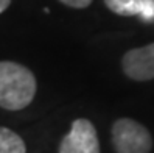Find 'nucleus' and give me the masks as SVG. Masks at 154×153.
I'll return each mask as SVG.
<instances>
[{
  "label": "nucleus",
  "instance_id": "1",
  "mask_svg": "<svg viewBox=\"0 0 154 153\" xmlns=\"http://www.w3.org/2000/svg\"><path fill=\"white\" fill-rule=\"evenodd\" d=\"M36 91L38 83L28 67L14 61H0V106L3 110H23L33 102Z\"/></svg>",
  "mask_w": 154,
  "mask_h": 153
},
{
  "label": "nucleus",
  "instance_id": "2",
  "mask_svg": "<svg viewBox=\"0 0 154 153\" xmlns=\"http://www.w3.org/2000/svg\"><path fill=\"white\" fill-rule=\"evenodd\" d=\"M112 144L117 153H149L152 138L142 123L123 117L112 125Z\"/></svg>",
  "mask_w": 154,
  "mask_h": 153
},
{
  "label": "nucleus",
  "instance_id": "3",
  "mask_svg": "<svg viewBox=\"0 0 154 153\" xmlns=\"http://www.w3.org/2000/svg\"><path fill=\"white\" fill-rule=\"evenodd\" d=\"M59 153H100V142L94 123L87 119L72 122L69 134L59 144Z\"/></svg>",
  "mask_w": 154,
  "mask_h": 153
},
{
  "label": "nucleus",
  "instance_id": "4",
  "mask_svg": "<svg viewBox=\"0 0 154 153\" xmlns=\"http://www.w3.org/2000/svg\"><path fill=\"white\" fill-rule=\"evenodd\" d=\"M126 77L135 81H148L154 78V42L145 47L126 52L122 59Z\"/></svg>",
  "mask_w": 154,
  "mask_h": 153
},
{
  "label": "nucleus",
  "instance_id": "5",
  "mask_svg": "<svg viewBox=\"0 0 154 153\" xmlns=\"http://www.w3.org/2000/svg\"><path fill=\"white\" fill-rule=\"evenodd\" d=\"M0 153H26L23 139L13 130L0 127Z\"/></svg>",
  "mask_w": 154,
  "mask_h": 153
},
{
  "label": "nucleus",
  "instance_id": "6",
  "mask_svg": "<svg viewBox=\"0 0 154 153\" xmlns=\"http://www.w3.org/2000/svg\"><path fill=\"white\" fill-rule=\"evenodd\" d=\"M104 5L119 16H140L143 0H104Z\"/></svg>",
  "mask_w": 154,
  "mask_h": 153
},
{
  "label": "nucleus",
  "instance_id": "7",
  "mask_svg": "<svg viewBox=\"0 0 154 153\" xmlns=\"http://www.w3.org/2000/svg\"><path fill=\"white\" fill-rule=\"evenodd\" d=\"M140 17L143 21H154V0H143Z\"/></svg>",
  "mask_w": 154,
  "mask_h": 153
},
{
  "label": "nucleus",
  "instance_id": "8",
  "mask_svg": "<svg viewBox=\"0 0 154 153\" xmlns=\"http://www.w3.org/2000/svg\"><path fill=\"white\" fill-rule=\"evenodd\" d=\"M61 3H64L70 8H76V10H83V8H87L94 0H59Z\"/></svg>",
  "mask_w": 154,
  "mask_h": 153
},
{
  "label": "nucleus",
  "instance_id": "9",
  "mask_svg": "<svg viewBox=\"0 0 154 153\" xmlns=\"http://www.w3.org/2000/svg\"><path fill=\"white\" fill-rule=\"evenodd\" d=\"M10 5H11V0H0V14H2Z\"/></svg>",
  "mask_w": 154,
  "mask_h": 153
}]
</instances>
